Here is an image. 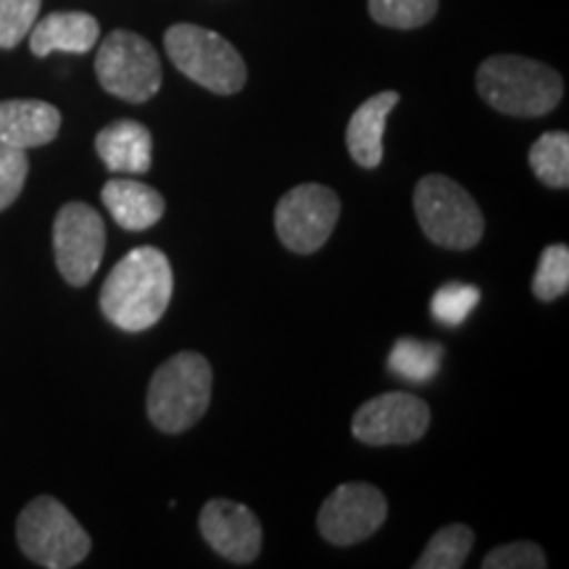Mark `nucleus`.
Returning a JSON list of instances; mask_svg holds the SVG:
<instances>
[{
    "label": "nucleus",
    "instance_id": "nucleus-1",
    "mask_svg": "<svg viewBox=\"0 0 569 569\" xmlns=\"http://www.w3.org/2000/svg\"><path fill=\"white\" fill-rule=\"evenodd\" d=\"M174 293L167 253L153 246L134 248L117 261L101 290V311L113 327L142 332L159 325Z\"/></svg>",
    "mask_w": 569,
    "mask_h": 569
},
{
    "label": "nucleus",
    "instance_id": "nucleus-2",
    "mask_svg": "<svg viewBox=\"0 0 569 569\" xmlns=\"http://www.w3.org/2000/svg\"><path fill=\"white\" fill-rule=\"evenodd\" d=\"M478 92L490 109L530 119L557 109L565 82L549 63L525 56H490L478 69Z\"/></svg>",
    "mask_w": 569,
    "mask_h": 569
},
{
    "label": "nucleus",
    "instance_id": "nucleus-3",
    "mask_svg": "<svg viewBox=\"0 0 569 569\" xmlns=\"http://www.w3.org/2000/svg\"><path fill=\"white\" fill-rule=\"evenodd\" d=\"M213 372L209 359L196 351L174 353L156 369L148 386V417L161 432L190 430L211 403Z\"/></svg>",
    "mask_w": 569,
    "mask_h": 569
},
{
    "label": "nucleus",
    "instance_id": "nucleus-4",
    "mask_svg": "<svg viewBox=\"0 0 569 569\" xmlns=\"http://www.w3.org/2000/svg\"><path fill=\"white\" fill-rule=\"evenodd\" d=\"M163 48L188 80L217 96H234L243 90L248 69L243 56L219 32L198 24H174L163 34Z\"/></svg>",
    "mask_w": 569,
    "mask_h": 569
},
{
    "label": "nucleus",
    "instance_id": "nucleus-5",
    "mask_svg": "<svg viewBox=\"0 0 569 569\" xmlns=\"http://www.w3.org/2000/svg\"><path fill=\"white\" fill-rule=\"evenodd\" d=\"M415 211L425 238L451 251L475 248L486 232L480 206L446 174H427L417 182Z\"/></svg>",
    "mask_w": 569,
    "mask_h": 569
},
{
    "label": "nucleus",
    "instance_id": "nucleus-6",
    "mask_svg": "<svg viewBox=\"0 0 569 569\" xmlns=\"http://www.w3.org/2000/svg\"><path fill=\"white\" fill-rule=\"evenodd\" d=\"M17 540L27 559L48 569L82 565L92 546L90 536L74 515L53 496H38L21 509Z\"/></svg>",
    "mask_w": 569,
    "mask_h": 569
},
{
    "label": "nucleus",
    "instance_id": "nucleus-7",
    "mask_svg": "<svg viewBox=\"0 0 569 569\" xmlns=\"http://www.w3.org/2000/svg\"><path fill=\"white\" fill-rule=\"evenodd\" d=\"M96 74L106 92L127 103H146L161 88V61L142 34L113 30L96 56Z\"/></svg>",
    "mask_w": 569,
    "mask_h": 569
},
{
    "label": "nucleus",
    "instance_id": "nucleus-8",
    "mask_svg": "<svg viewBox=\"0 0 569 569\" xmlns=\"http://www.w3.org/2000/svg\"><path fill=\"white\" fill-rule=\"evenodd\" d=\"M340 217V198L325 184L306 182L280 198L274 230L280 243L293 253H315L330 240Z\"/></svg>",
    "mask_w": 569,
    "mask_h": 569
},
{
    "label": "nucleus",
    "instance_id": "nucleus-9",
    "mask_svg": "<svg viewBox=\"0 0 569 569\" xmlns=\"http://www.w3.org/2000/svg\"><path fill=\"white\" fill-rule=\"evenodd\" d=\"M53 253L63 280L74 288L88 284L106 253V224L101 213L82 201L61 206L53 222Z\"/></svg>",
    "mask_w": 569,
    "mask_h": 569
},
{
    "label": "nucleus",
    "instance_id": "nucleus-10",
    "mask_svg": "<svg viewBox=\"0 0 569 569\" xmlns=\"http://www.w3.org/2000/svg\"><path fill=\"white\" fill-rule=\"evenodd\" d=\"M388 519V501L369 482H343L325 498L317 525L327 543L353 546L375 536Z\"/></svg>",
    "mask_w": 569,
    "mask_h": 569
},
{
    "label": "nucleus",
    "instance_id": "nucleus-11",
    "mask_svg": "<svg viewBox=\"0 0 569 569\" xmlns=\"http://www.w3.org/2000/svg\"><path fill=\"white\" fill-rule=\"evenodd\" d=\"M430 427V407L415 393H382L353 415V438L367 446H411Z\"/></svg>",
    "mask_w": 569,
    "mask_h": 569
},
{
    "label": "nucleus",
    "instance_id": "nucleus-12",
    "mask_svg": "<svg viewBox=\"0 0 569 569\" xmlns=\"http://www.w3.org/2000/svg\"><path fill=\"white\" fill-rule=\"evenodd\" d=\"M198 528L206 543L234 565H251L259 557L261 540H264L259 517L246 503L230 501V498H211L198 517Z\"/></svg>",
    "mask_w": 569,
    "mask_h": 569
},
{
    "label": "nucleus",
    "instance_id": "nucleus-13",
    "mask_svg": "<svg viewBox=\"0 0 569 569\" xmlns=\"http://www.w3.org/2000/svg\"><path fill=\"white\" fill-rule=\"evenodd\" d=\"M96 151L113 174H146L153 163V134L134 119H119L98 132Z\"/></svg>",
    "mask_w": 569,
    "mask_h": 569
},
{
    "label": "nucleus",
    "instance_id": "nucleus-14",
    "mask_svg": "<svg viewBox=\"0 0 569 569\" xmlns=\"http://www.w3.org/2000/svg\"><path fill=\"white\" fill-rule=\"evenodd\" d=\"M61 130V111L46 101H0V142L30 148L48 146Z\"/></svg>",
    "mask_w": 569,
    "mask_h": 569
},
{
    "label": "nucleus",
    "instance_id": "nucleus-15",
    "mask_svg": "<svg viewBox=\"0 0 569 569\" xmlns=\"http://www.w3.org/2000/svg\"><path fill=\"white\" fill-rule=\"evenodd\" d=\"M101 38V24L84 11H56L34 21L30 30V48L34 56L46 59L56 51L88 53Z\"/></svg>",
    "mask_w": 569,
    "mask_h": 569
},
{
    "label": "nucleus",
    "instance_id": "nucleus-16",
    "mask_svg": "<svg viewBox=\"0 0 569 569\" xmlns=\"http://www.w3.org/2000/svg\"><path fill=\"white\" fill-rule=\"evenodd\" d=\"M398 101L401 96L396 90H382L353 111L351 122L346 127V146L359 167L377 169L382 163V134H386L388 117Z\"/></svg>",
    "mask_w": 569,
    "mask_h": 569
},
{
    "label": "nucleus",
    "instance_id": "nucleus-17",
    "mask_svg": "<svg viewBox=\"0 0 569 569\" xmlns=\"http://www.w3.org/2000/svg\"><path fill=\"white\" fill-rule=\"evenodd\" d=\"M101 201L113 222L130 232L151 230L167 209L159 190L140 180H109L101 190Z\"/></svg>",
    "mask_w": 569,
    "mask_h": 569
},
{
    "label": "nucleus",
    "instance_id": "nucleus-18",
    "mask_svg": "<svg viewBox=\"0 0 569 569\" xmlns=\"http://www.w3.org/2000/svg\"><path fill=\"white\" fill-rule=\"evenodd\" d=\"M443 346L419 338H398L388 356V369L407 382H430L443 361Z\"/></svg>",
    "mask_w": 569,
    "mask_h": 569
},
{
    "label": "nucleus",
    "instance_id": "nucleus-19",
    "mask_svg": "<svg viewBox=\"0 0 569 569\" xmlns=\"http://www.w3.org/2000/svg\"><path fill=\"white\" fill-rule=\"evenodd\" d=\"M530 169L549 188L565 190L569 184V134L546 132L532 142Z\"/></svg>",
    "mask_w": 569,
    "mask_h": 569
},
{
    "label": "nucleus",
    "instance_id": "nucleus-20",
    "mask_svg": "<svg viewBox=\"0 0 569 569\" xmlns=\"http://www.w3.org/2000/svg\"><path fill=\"white\" fill-rule=\"evenodd\" d=\"M475 546V532L467 525H446L430 538L417 569H459Z\"/></svg>",
    "mask_w": 569,
    "mask_h": 569
},
{
    "label": "nucleus",
    "instance_id": "nucleus-21",
    "mask_svg": "<svg viewBox=\"0 0 569 569\" xmlns=\"http://www.w3.org/2000/svg\"><path fill=\"white\" fill-rule=\"evenodd\" d=\"M438 13V0H369V17L390 30H417Z\"/></svg>",
    "mask_w": 569,
    "mask_h": 569
},
{
    "label": "nucleus",
    "instance_id": "nucleus-22",
    "mask_svg": "<svg viewBox=\"0 0 569 569\" xmlns=\"http://www.w3.org/2000/svg\"><path fill=\"white\" fill-rule=\"evenodd\" d=\"M569 290V248L565 243H553L543 248L538 259L536 277H532V296L538 301L551 303Z\"/></svg>",
    "mask_w": 569,
    "mask_h": 569
},
{
    "label": "nucleus",
    "instance_id": "nucleus-23",
    "mask_svg": "<svg viewBox=\"0 0 569 569\" xmlns=\"http://www.w3.org/2000/svg\"><path fill=\"white\" fill-rule=\"evenodd\" d=\"M480 303V290L469 282H446L430 298V315L443 327H459Z\"/></svg>",
    "mask_w": 569,
    "mask_h": 569
},
{
    "label": "nucleus",
    "instance_id": "nucleus-24",
    "mask_svg": "<svg viewBox=\"0 0 569 569\" xmlns=\"http://www.w3.org/2000/svg\"><path fill=\"white\" fill-rule=\"evenodd\" d=\"M42 0H0V48L11 51L30 34Z\"/></svg>",
    "mask_w": 569,
    "mask_h": 569
},
{
    "label": "nucleus",
    "instance_id": "nucleus-25",
    "mask_svg": "<svg viewBox=\"0 0 569 569\" xmlns=\"http://www.w3.org/2000/svg\"><path fill=\"white\" fill-rule=\"evenodd\" d=\"M27 174H30V159L21 148L0 142V211H6L24 190Z\"/></svg>",
    "mask_w": 569,
    "mask_h": 569
},
{
    "label": "nucleus",
    "instance_id": "nucleus-26",
    "mask_svg": "<svg viewBox=\"0 0 569 569\" xmlns=\"http://www.w3.org/2000/svg\"><path fill=\"white\" fill-rule=\"evenodd\" d=\"M546 551L532 540H517V543L498 546L482 559V569H543Z\"/></svg>",
    "mask_w": 569,
    "mask_h": 569
}]
</instances>
